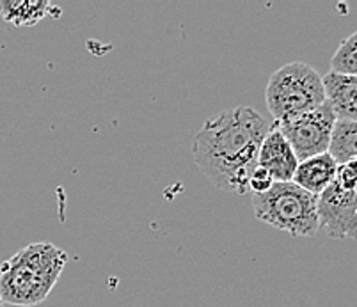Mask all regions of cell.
<instances>
[{"mask_svg":"<svg viewBox=\"0 0 357 307\" xmlns=\"http://www.w3.org/2000/svg\"><path fill=\"white\" fill-rule=\"evenodd\" d=\"M0 307H4V302H2V299H0Z\"/></svg>","mask_w":357,"mask_h":307,"instance_id":"9a60e30c","label":"cell"},{"mask_svg":"<svg viewBox=\"0 0 357 307\" xmlns=\"http://www.w3.org/2000/svg\"><path fill=\"white\" fill-rule=\"evenodd\" d=\"M274 183L275 182L272 180L271 174H268L267 171L256 167V171L251 174V178H249L248 189L251 190L252 194H265L272 185H274Z\"/></svg>","mask_w":357,"mask_h":307,"instance_id":"5bb4252c","label":"cell"},{"mask_svg":"<svg viewBox=\"0 0 357 307\" xmlns=\"http://www.w3.org/2000/svg\"><path fill=\"white\" fill-rule=\"evenodd\" d=\"M66 263V252L50 242H36L20 249L0 267V299L4 306L43 304Z\"/></svg>","mask_w":357,"mask_h":307,"instance_id":"7a4b0ae2","label":"cell"},{"mask_svg":"<svg viewBox=\"0 0 357 307\" xmlns=\"http://www.w3.org/2000/svg\"><path fill=\"white\" fill-rule=\"evenodd\" d=\"M336 183L342 187L343 190H354L357 189V158L337 166L336 171Z\"/></svg>","mask_w":357,"mask_h":307,"instance_id":"4fadbf2b","label":"cell"},{"mask_svg":"<svg viewBox=\"0 0 357 307\" xmlns=\"http://www.w3.org/2000/svg\"><path fill=\"white\" fill-rule=\"evenodd\" d=\"M337 164L329 153L298 162L291 182L313 196H320L336 180Z\"/></svg>","mask_w":357,"mask_h":307,"instance_id":"9c48e42d","label":"cell"},{"mask_svg":"<svg viewBox=\"0 0 357 307\" xmlns=\"http://www.w3.org/2000/svg\"><path fill=\"white\" fill-rule=\"evenodd\" d=\"M331 71L357 77V31L340 43L331 59Z\"/></svg>","mask_w":357,"mask_h":307,"instance_id":"7c38bea8","label":"cell"},{"mask_svg":"<svg viewBox=\"0 0 357 307\" xmlns=\"http://www.w3.org/2000/svg\"><path fill=\"white\" fill-rule=\"evenodd\" d=\"M255 215L291 237H314L318 231L317 196L294 182L274 183L265 194H252Z\"/></svg>","mask_w":357,"mask_h":307,"instance_id":"3957f363","label":"cell"},{"mask_svg":"<svg viewBox=\"0 0 357 307\" xmlns=\"http://www.w3.org/2000/svg\"><path fill=\"white\" fill-rule=\"evenodd\" d=\"M322 82L326 102L331 105L336 119L357 121V77L329 71L322 77Z\"/></svg>","mask_w":357,"mask_h":307,"instance_id":"ba28073f","label":"cell"},{"mask_svg":"<svg viewBox=\"0 0 357 307\" xmlns=\"http://www.w3.org/2000/svg\"><path fill=\"white\" fill-rule=\"evenodd\" d=\"M334 123H336V116L329 103L326 102L324 105L301 116L284 119V121H274L272 126L283 134V137L290 142L297 160L303 162L306 158L329 151Z\"/></svg>","mask_w":357,"mask_h":307,"instance_id":"5b68a950","label":"cell"},{"mask_svg":"<svg viewBox=\"0 0 357 307\" xmlns=\"http://www.w3.org/2000/svg\"><path fill=\"white\" fill-rule=\"evenodd\" d=\"M271 125L251 107H233L204 121L194 135L192 157L217 189L249 192V178L258 167V153Z\"/></svg>","mask_w":357,"mask_h":307,"instance_id":"6da1fadb","label":"cell"},{"mask_svg":"<svg viewBox=\"0 0 357 307\" xmlns=\"http://www.w3.org/2000/svg\"><path fill=\"white\" fill-rule=\"evenodd\" d=\"M356 196H357V189H356Z\"/></svg>","mask_w":357,"mask_h":307,"instance_id":"2e32d148","label":"cell"},{"mask_svg":"<svg viewBox=\"0 0 357 307\" xmlns=\"http://www.w3.org/2000/svg\"><path fill=\"white\" fill-rule=\"evenodd\" d=\"M265 102L274 121L295 118L326 103L322 77L306 63H290L272 73Z\"/></svg>","mask_w":357,"mask_h":307,"instance_id":"277c9868","label":"cell"},{"mask_svg":"<svg viewBox=\"0 0 357 307\" xmlns=\"http://www.w3.org/2000/svg\"><path fill=\"white\" fill-rule=\"evenodd\" d=\"M318 229L334 240H357V196L354 190H343L336 180L317 196Z\"/></svg>","mask_w":357,"mask_h":307,"instance_id":"8992f818","label":"cell"},{"mask_svg":"<svg viewBox=\"0 0 357 307\" xmlns=\"http://www.w3.org/2000/svg\"><path fill=\"white\" fill-rule=\"evenodd\" d=\"M327 153L334 158L337 166L357 158V121H342L336 119L331 135V144Z\"/></svg>","mask_w":357,"mask_h":307,"instance_id":"8fae6325","label":"cell"},{"mask_svg":"<svg viewBox=\"0 0 357 307\" xmlns=\"http://www.w3.org/2000/svg\"><path fill=\"white\" fill-rule=\"evenodd\" d=\"M48 13H59L47 0H0V16L13 27H32Z\"/></svg>","mask_w":357,"mask_h":307,"instance_id":"30bf717a","label":"cell"},{"mask_svg":"<svg viewBox=\"0 0 357 307\" xmlns=\"http://www.w3.org/2000/svg\"><path fill=\"white\" fill-rule=\"evenodd\" d=\"M298 160L291 150L290 142L283 134L271 125L267 137L263 139L258 153V167L267 171L275 183L291 182L297 171Z\"/></svg>","mask_w":357,"mask_h":307,"instance_id":"52a82bcc","label":"cell"}]
</instances>
